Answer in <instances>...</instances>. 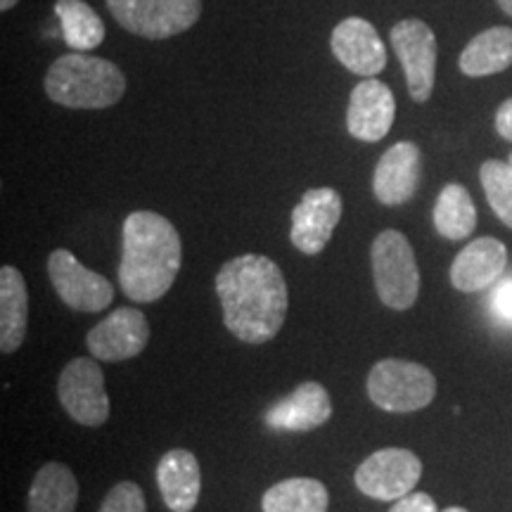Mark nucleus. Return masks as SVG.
<instances>
[{"label": "nucleus", "instance_id": "obj_1", "mask_svg": "<svg viewBox=\"0 0 512 512\" xmlns=\"http://www.w3.org/2000/svg\"><path fill=\"white\" fill-rule=\"evenodd\" d=\"M223 323L240 342L264 344L278 335L287 318V283L273 259L242 254L226 261L216 275Z\"/></svg>", "mask_w": 512, "mask_h": 512}, {"label": "nucleus", "instance_id": "obj_2", "mask_svg": "<svg viewBox=\"0 0 512 512\" xmlns=\"http://www.w3.org/2000/svg\"><path fill=\"white\" fill-rule=\"evenodd\" d=\"M183 264L181 235L157 211H133L121 233L119 285L131 302L150 304L174 285Z\"/></svg>", "mask_w": 512, "mask_h": 512}, {"label": "nucleus", "instance_id": "obj_3", "mask_svg": "<svg viewBox=\"0 0 512 512\" xmlns=\"http://www.w3.org/2000/svg\"><path fill=\"white\" fill-rule=\"evenodd\" d=\"M43 86L50 100L69 110H105L124 98L126 76L105 57L69 53L53 62Z\"/></svg>", "mask_w": 512, "mask_h": 512}, {"label": "nucleus", "instance_id": "obj_4", "mask_svg": "<svg viewBox=\"0 0 512 512\" xmlns=\"http://www.w3.org/2000/svg\"><path fill=\"white\" fill-rule=\"evenodd\" d=\"M370 259L380 302L394 311L411 309L420 294V268L406 235L399 230H382L373 242Z\"/></svg>", "mask_w": 512, "mask_h": 512}, {"label": "nucleus", "instance_id": "obj_5", "mask_svg": "<svg viewBox=\"0 0 512 512\" xmlns=\"http://www.w3.org/2000/svg\"><path fill=\"white\" fill-rule=\"evenodd\" d=\"M368 396L389 413L422 411L437 396V380L425 366L401 358H384L368 375Z\"/></svg>", "mask_w": 512, "mask_h": 512}, {"label": "nucleus", "instance_id": "obj_6", "mask_svg": "<svg viewBox=\"0 0 512 512\" xmlns=\"http://www.w3.org/2000/svg\"><path fill=\"white\" fill-rule=\"evenodd\" d=\"M119 27L162 41L188 31L202 15V0H107Z\"/></svg>", "mask_w": 512, "mask_h": 512}, {"label": "nucleus", "instance_id": "obj_7", "mask_svg": "<svg viewBox=\"0 0 512 512\" xmlns=\"http://www.w3.org/2000/svg\"><path fill=\"white\" fill-rule=\"evenodd\" d=\"M422 477V460L408 448H382L358 465L354 482L375 501H399L413 494Z\"/></svg>", "mask_w": 512, "mask_h": 512}, {"label": "nucleus", "instance_id": "obj_8", "mask_svg": "<svg viewBox=\"0 0 512 512\" xmlns=\"http://www.w3.org/2000/svg\"><path fill=\"white\" fill-rule=\"evenodd\" d=\"M392 48L406 74L408 93L415 102H427L437 76V36L422 19H401L392 29Z\"/></svg>", "mask_w": 512, "mask_h": 512}, {"label": "nucleus", "instance_id": "obj_9", "mask_svg": "<svg viewBox=\"0 0 512 512\" xmlns=\"http://www.w3.org/2000/svg\"><path fill=\"white\" fill-rule=\"evenodd\" d=\"M62 408L79 425L100 427L110 418V396L105 392V375L93 358H74L60 373L57 384Z\"/></svg>", "mask_w": 512, "mask_h": 512}, {"label": "nucleus", "instance_id": "obj_10", "mask_svg": "<svg viewBox=\"0 0 512 512\" xmlns=\"http://www.w3.org/2000/svg\"><path fill=\"white\" fill-rule=\"evenodd\" d=\"M48 275L57 297L69 309L98 313L112 304L114 287L110 280L83 266L69 249H55L50 254Z\"/></svg>", "mask_w": 512, "mask_h": 512}, {"label": "nucleus", "instance_id": "obj_11", "mask_svg": "<svg viewBox=\"0 0 512 512\" xmlns=\"http://www.w3.org/2000/svg\"><path fill=\"white\" fill-rule=\"evenodd\" d=\"M339 219H342V197L337 190H306L292 209V245L309 256L320 254L335 233Z\"/></svg>", "mask_w": 512, "mask_h": 512}, {"label": "nucleus", "instance_id": "obj_12", "mask_svg": "<svg viewBox=\"0 0 512 512\" xmlns=\"http://www.w3.org/2000/svg\"><path fill=\"white\" fill-rule=\"evenodd\" d=\"M147 339H150V325H147L145 313L124 306V309L112 311L105 320H100L88 332L86 344L98 361L117 363L143 354Z\"/></svg>", "mask_w": 512, "mask_h": 512}, {"label": "nucleus", "instance_id": "obj_13", "mask_svg": "<svg viewBox=\"0 0 512 512\" xmlns=\"http://www.w3.org/2000/svg\"><path fill=\"white\" fill-rule=\"evenodd\" d=\"M422 178V152L411 140L389 147L375 166L373 192L377 202L399 207L413 200Z\"/></svg>", "mask_w": 512, "mask_h": 512}, {"label": "nucleus", "instance_id": "obj_14", "mask_svg": "<svg viewBox=\"0 0 512 512\" xmlns=\"http://www.w3.org/2000/svg\"><path fill=\"white\" fill-rule=\"evenodd\" d=\"M396 117V100L389 86L368 76L351 91L347 128L356 140L363 143H377L392 131Z\"/></svg>", "mask_w": 512, "mask_h": 512}, {"label": "nucleus", "instance_id": "obj_15", "mask_svg": "<svg viewBox=\"0 0 512 512\" xmlns=\"http://www.w3.org/2000/svg\"><path fill=\"white\" fill-rule=\"evenodd\" d=\"M332 53L349 72L377 76L387 64V48L368 19L347 17L337 24L330 38Z\"/></svg>", "mask_w": 512, "mask_h": 512}, {"label": "nucleus", "instance_id": "obj_16", "mask_svg": "<svg viewBox=\"0 0 512 512\" xmlns=\"http://www.w3.org/2000/svg\"><path fill=\"white\" fill-rule=\"evenodd\" d=\"M332 418V399L320 382H304L275 401L264 420L275 432H311L323 427Z\"/></svg>", "mask_w": 512, "mask_h": 512}, {"label": "nucleus", "instance_id": "obj_17", "mask_svg": "<svg viewBox=\"0 0 512 512\" xmlns=\"http://www.w3.org/2000/svg\"><path fill=\"white\" fill-rule=\"evenodd\" d=\"M508 268V249L496 238H477L451 264V283L460 292L494 287Z\"/></svg>", "mask_w": 512, "mask_h": 512}, {"label": "nucleus", "instance_id": "obj_18", "mask_svg": "<svg viewBox=\"0 0 512 512\" xmlns=\"http://www.w3.org/2000/svg\"><path fill=\"white\" fill-rule=\"evenodd\" d=\"M157 484L166 508L171 512H190L200 501V463L185 448H171L157 465Z\"/></svg>", "mask_w": 512, "mask_h": 512}, {"label": "nucleus", "instance_id": "obj_19", "mask_svg": "<svg viewBox=\"0 0 512 512\" xmlns=\"http://www.w3.org/2000/svg\"><path fill=\"white\" fill-rule=\"evenodd\" d=\"M29 294L15 266L0 268V349L15 354L27 337Z\"/></svg>", "mask_w": 512, "mask_h": 512}, {"label": "nucleus", "instance_id": "obj_20", "mask_svg": "<svg viewBox=\"0 0 512 512\" xmlns=\"http://www.w3.org/2000/svg\"><path fill=\"white\" fill-rule=\"evenodd\" d=\"M79 482L62 463H46L36 472L27 496V512H74Z\"/></svg>", "mask_w": 512, "mask_h": 512}, {"label": "nucleus", "instance_id": "obj_21", "mask_svg": "<svg viewBox=\"0 0 512 512\" xmlns=\"http://www.w3.org/2000/svg\"><path fill=\"white\" fill-rule=\"evenodd\" d=\"M458 67L472 79L505 72L512 67V29L491 27L477 34L460 53Z\"/></svg>", "mask_w": 512, "mask_h": 512}, {"label": "nucleus", "instance_id": "obj_22", "mask_svg": "<svg viewBox=\"0 0 512 512\" xmlns=\"http://www.w3.org/2000/svg\"><path fill=\"white\" fill-rule=\"evenodd\" d=\"M330 494L323 482L311 477H292L273 484L261 498L264 512H328Z\"/></svg>", "mask_w": 512, "mask_h": 512}, {"label": "nucleus", "instance_id": "obj_23", "mask_svg": "<svg viewBox=\"0 0 512 512\" xmlns=\"http://www.w3.org/2000/svg\"><path fill=\"white\" fill-rule=\"evenodd\" d=\"M55 15L64 43L74 53H88L105 41V22L86 0H57Z\"/></svg>", "mask_w": 512, "mask_h": 512}, {"label": "nucleus", "instance_id": "obj_24", "mask_svg": "<svg viewBox=\"0 0 512 512\" xmlns=\"http://www.w3.org/2000/svg\"><path fill=\"white\" fill-rule=\"evenodd\" d=\"M434 228L446 240H465L477 228V209L463 185L451 183L439 192L434 204Z\"/></svg>", "mask_w": 512, "mask_h": 512}, {"label": "nucleus", "instance_id": "obj_25", "mask_svg": "<svg viewBox=\"0 0 512 512\" xmlns=\"http://www.w3.org/2000/svg\"><path fill=\"white\" fill-rule=\"evenodd\" d=\"M479 178H482V188L494 214L505 226L512 228V166L489 159L482 164Z\"/></svg>", "mask_w": 512, "mask_h": 512}, {"label": "nucleus", "instance_id": "obj_26", "mask_svg": "<svg viewBox=\"0 0 512 512\" xmlns=\"http://www.w3.org/2000/svg\"><path fill=\"white\" fill-rule=\"evenodd\" d=\"M98 512H145L143 491L133 482H119L112 486Z\"/></svg>", "mask_w": 512, "mask_h": 512}, {"label": "nucleus", "instance_id": "obj_27", "mask_svg": "<svg viewBox=\"0 0 512 512\" xmlns=\"http://www.w3.org/2000/svg\"><path fill=\"white\" fill-rule=\"evenodd\" d=\"M491 313L505 325H512V275L510 278H501L494 285L489 299Z\"/></svg>", "mask_w": 512, "mask_h": 512}, {"label": "nucleus", "instance_id": "obj_28", "mask_svg": "<svg viewBox=\"0 0 512 512\" xmlns=\"http://www.w3.org/2000/svg\"><path fill=\"white\" fill-rule=\"evenodd\" d=\"M389 512H439L437 503L430 494H422V491H413V494L399 498L394 501Z\"/></svg>", "mask_w": 512, "mask_h": 512}, {"label": "nucleus", "instance_id": "obj_29", "mask_svg": "<svg viewBox=\"0 0 512 512\" xmlns=\"http://www.w3.org/2000/svg\"><path fill=\"white\" fill-rule=\"evenodd\" d=\"M496 131H498V136L510 140L512 143V98H508L501 107H498Z\"/></svg>", "mask_w": 512, "mask_h": 512}, {"label": "nucleus", "instance_id": "obj_30", "mask_svg": "<svg viewBox=\"0 0 512 512\" xmlns=\"http://www.w3.org/2000/svg\"><path fill=\"white\" fill-rule=\"evenodd\" d=\"M17 3H19V0H0V10H3V12H8V10L15 8Z\"/></svg>", "mask_w": 512, "mask_h": 512}, {"label": "nucleus", "instance_id": "obj_31", "mask_svg": "<svg viewBox=\"0 0 512 512\" xmlns=\"http://www.w3.org/2000/svg\"><path fill=\"white\" fill-rule=\"evenodd\" d=\"M498 5H501V10L505 12V15L512 17V0H498Z\"/></svg>", "mask_w": 512, "mask_h": 512}, {"label": "nucleus", "instance_id": "obj_32", "mask_svg": "<svg viewBox=\"0 0 512 512\" xmlns=\"http://www.w3.org/2000/svg\"><path fill=\"white\" fill-rule=\"evenodd\" d=\"M444 512H467L465 508H458V505H453V508H446Z\"/></svg>", "mask_w": 512, "mask_h": 512}, {"label": "nucleus", "instance_id": "obj_33", "mask_svg": "<svg viewBox=\"0 0 512 512\" xmlns=\"http://www.w3.org/2000/svg\"><path fill=\"white\" fill-rule=\"evenodd\" d=\"M508 164H510V166H512V152H510V159H508Z\"/></svg>", "mask_w": 512, "mask_h": 512}]
</instances>
